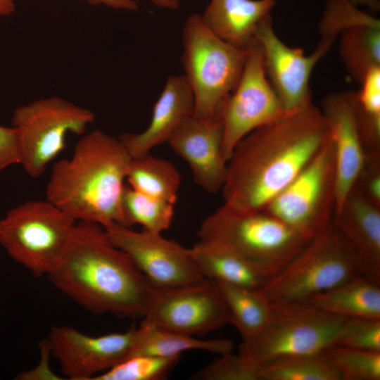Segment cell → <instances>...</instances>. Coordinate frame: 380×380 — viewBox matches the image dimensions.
<instances>
[{"mask_svg": "<svg viewBox=\"0 0 380 380\" xmlns=\"http://www.w3.org/2000/svg\"><path fill=\"white\" fill-rule=\"evenodd\" d=\"M329 139L327 121L312 103L254 129L227 161L221 189L224 204L263 210Z\"/></svg>", "mask_w": 380, "mask_h": 380, "instance_id": "obj_1", "label": "cell"}, {"mask_svg": "<svg viewBox=\"0 0 380 380\" xmlns=\"http://www.w3.org/2000/svg\"><path fill=\"white\" fill-rule=\"evenodd\" d=\"M54 286L95 314L143 318L153 287L97 224L77 222L67 249L47 275Z\"/></svg>", "mask_w": 380, "mask_h": 380, "instance_id": "obj_2", "label": "cell"}, {"mask_svg": "<svg viewBox=\"0 0 380 380\" xmlns=\"http://www.w3.org/2000/svg\"><path fill=\"white\" fill-rule=\"evenodd\" d=\"M131 159L119 138L101 129L85 134L70 158L53 165L46 199L76 222L123 224L121 201Z\"/></svg>", "mask_w": 380, "mask_h": 380, "instance_id": "obj_3", "label": "cell"}, {"mask_svg": "<svg viewBox=\"0 0 380 380\" xmlns=\"http://www.w3.org/2000/svg\"><path fill=\"white\" fill-rule=\"evenodd\" d=\"M359 275L362 265L332 220L259 290L270 303L305 301Z\"/></svg>", "mask_w": 380, "mask_h": 380, "instance_id": "obj_4", "label": "cell"}, {"mask_svg": "<svg viewBox=\"0 0 380 380\" xmlns=\"http://www.w3.org/2000/svg\"><path fill=\"white\" fill-rule=\"evenodd\" d=\"M199 239L226 246L260 267L271 278L310 240L264 210H242L223 204L205 218Z\"/></svg>", "mask_w": 380, "mask_h": 380, "instance_id": "obj_5", "label": "cell"}, {"mask_svg": "<svg viewBox=\"0 0 380 380\" xmlns=\"http://www.w3.org/2000/svg\"><path fill=\"white\" fill-rule=\"evenodd\" d=\"M267 326L243 339L239 354L259 367L277 359L323 353L338 344L347 317L322 311L308 301L271 303Z\"/></svg>", "mask_w": 380, "mask_h": 380, "instance_id": "obj_6", "label": "cell"}, {"mask_svg": "<svg viewBox=\"0 0 380 380\" xmlns=\"http://www.w3.org/2000/svg\"><path fill=\"white\" fill-rule=\"evenodd\" d=\"M251 46V45H250ZM248 49L232 45L215 35L198 13L191 14L182 32L184 75L194 96V115L218 113L241 76Z\"/></svg>", "mask_w": 380, "mask_h": 380, "instance_id": "obj_7", "label": "cell"}, {"mask_svg": "<svg viewBox=\"0 0 380 380\" xmlns=\"http://www.w3.org/2000/svg\"><path fill=\"white\" fill-rule=\"evenodd\" d=\"M76 222L46 199L27 201L0 217V245L34 276H47L63 258Z\"/></svg>", "mask_w": 380, "mask_h": 380, "instance_id": "obj_8", "label": "cell"}, {"mask_svg": "<svg viewBox=\"0 0 380 380\" xmlns=\"http://www.w3.org/2000/svg\"><path fill=\"white\" fill-rule=\"evenodd\" d=\"M94 113L59 96L33 101L15 109L11 125L18 133L20 164L34 178L65 147L69 133L84 134Z\"/></svg>", "mask_w": 380, "mask_h": 380, "instance_id": "obj_9", "label": "cell"}, {"mask_svg": "<svg viewBox=\"0 0 380 380\" xmlns=\"http://www.w3.org/2000/svg\"><path fill=\"white\" fill-rule=\"evenodd\" d=\"M331 137L310 162L263 210L310 240L332 220L336 200Z\"/></svg>", "mask_w": 380, "mask_h": 380, "instance_id": "obj_10", "label": "cell"}, {"mask_svg": "<svg viewBox=\"0 0 380 380\" xmlns=\"http://www.w3.org/2000/svg\"><path fill=\"white\" fill-rule=\"evenodd\" d=\"M143 318L191 336L206 334L232 321L217 281L208 278L179 287L153 288Z\"/></svg>", "mask_w": 380, "mask_h": 380, "instance_id": "obj_11", "label": "cell"}, {"mask_svg": "<svg viewBox=\"0 0 380 380\" xmlns=\"http://www.w3.org/2000/svg\"><path fill=\"white\" fill-rule=\"evenodd\" d=\"M286 112L267 77L261 49L254 39L240 80L222 107L226 160L244 137Z\"/></svg>", "mask_w": 380, "mask_h": 380, "instance_id": "obj_12", "label": "cell"}, {"mask_svg": "<svg viewBox=\"0 0 380 380\" xmlns=\"http://www.w3.org/2000/svg\"><path fill=\"white\" fill-rule=\"evenodd\" d=\"M104 229L110 241L127 255L153 288L179 287L205 279L191 248L167 239L161 234L137 232L121 224Z\"/></svg>", "mask_w": 380, "mask_h": 380, "instance_id": "obj_13", "label": "cell"}, {"mask_svg": "<svg viewBox=\"0 0 380 380\" xmlns=\"http://www.w3.org/2000/svg\"><path fill=\"white\" fill-rule=\"evenodd\" d=\"M254 39L261 49L268 80L286 111L302 108L312 103L310 80L312 72L334 42L321 39L310 55L290 47L277 35L271 14L258 26Z\"/></svg>", "mask_w": 380, "mask_h": 380, "instance_id": "obj_14", "label": "cell"}, {"mask_svg": "<svg viewBox=\"0 0 380 380\" xmlns=\"http://www.w3.org/2000/svg\"><path fill=\"white\" fill-rule=\"evenodd\" d=\"M135 336L136 328L94 336L70 326H53L46 347L67 379L92 380L130 356Z\"/></svg>", "mask_w": 380, "mask_h": 380, "instance_id": "obj_15", "label": "cell"}, {"mask_svg": "<svg viewBox=\"0 0 380 380\" xmlns=\"http://www.w3.org/2000/svg\"><path fill=\"white\" fill-rule=\"evenodd\" d=\"M189 164L194 181L209 193L221 190L227 174L222 149V108L216 114L186 120L167 141Z\"/></svg>", "mask_w": 380, "mask_h": 380, "instance_id": "obj_16", "label": "cell"}, {"mask_svg": "<svg viewBox=\"0 0 380 380\" xmlns=\"http://www.w3.org/2000/svg\"><path fill=\"white\" fill-rule=\"evenodd\" d=\"M319 108L327 121L334 151V213L355 186L367 151L357 125L350 91L327 94Z\"/></svg>", "mask_w": 380, "mask_h": 380, "instance_id": "obj_17", "label": "cell"}, {"mask_svg": "<svg viewBox=\"0 0 380 380\" xmlns=\"http://www.w3.org/2000/svg\"><path fill=\"white\" fill-rule=\"evenodd\" d=\"M194 110L193 93L184 76L171 75L153 106L151 122L145 130L137 134L125 133L118 138L132 158L149 153L154 147L167 142Z\"/></svg>", "mask_w": 380, "mask_h": 380, "instance_id": "obj_18", "label": "cell"}, {"mask_svg": "<svg viewBox=\"0 0 380 380\" xmlns=\"http://www.w3.org/2000/svg\"><path fill=\"white\" fill-rule=\"evenodd\" d=\"M332 220L357 255L364 275L380 282V206L353 187Z\"/></svg>", "mask_w": 380, "mask_h": 380, "instance_id": "obj_19", "label": "cell"}, {"mask_svg": "<svg viewBox=\"0 0 380 380\" xmlns=\"http://www.w3.org/2000/svg\"><path fill=\"white\" fill-rule=\"evenodd\" d=\"M276 3L277 0H210L201 16L218 37L248 49L260 23L271 14Z\"/></svg>", "mask_w": 380, "mask_h": 380, "instance_id": "obj_20", "label": "cell"}, {"mask_svg": "<svg viewBox=\"0 0 380 380\" xmlns=\"http://www.w3.org/2000/svg\"><path fill=\"white\" fill-rule=\"evenodd\" d=\"M191 251L205 278L251 289H260L270 279L255 263L220 243L199 239Z\"/></svg>", "mask_w": 380, "mask_h": 380, "instance_id": "obj_21", "label": "cell"}, {"mask_svg": "<svg viewBox=\"0 0 380 380\" xmlns=\"http://www.w3.org/2000/svg\"><path fill=\"white\" fill-rule=\"evenodd\" d=\"M379 283L364 275L355 277L307 300L322 311L347 318L380 319Z\"/></svg>", "mask_w": 380, "mask_h": 380, "instance_id": "obj_22", "label": "cell"}, {"mask_svg": "<svg viewBox=\"0 0 380 380\" xmlns=\"http://www.w3.org/2000/svg\"><path fill=\"white\" fill-rule=\"evenodd\" d=\"M233 343L223 338L200 339L159 327L143 318L136 328V336L129 357L138 355L159 357L180 356L187 350H204L223 355L232 352Z\"/></svg>", "mask_w": 380, "mask_h": 380, "instance_id": "obj_23", "label": "cell"}, {"mask_svg": "<svg viewBox=\"0 0 380 380\" xmlns=\"http://www.w3.org/2000/svg\"><path fill=\"white\" fill-rule=\"evenodd\" d=\"M126 179L134 189L173 204L181 184L180 174L170 161L149 153L132 158Z\"/></svg>", "mask_w": 380, "mask_h": 380, "instance_id": "obj_24", "label": "cell"}, {"mask_svg": "<svg viewBox=\"0 0 380 380\" xmlns=\"http://www.w3.org/2000/svg\"><path fill=\"white\" fill-rule=\"evenodd\" d=\"M231 315V324L243 339L253 337L268 324L271 303L259 289H251L217 281Z\"/></svg>", "mask_w": 380, "mask_h": 380, "instance_id": "obj_25", "label": "cell"}, {"mask_svg": "<svg viewBox=\"0 0 380 380\" xmlns=\"http://www.w3.org/2000/svg\"><path fill=\"white\" fill-rule=\"evenodd\" d=\"M339 52L350 75L360 84L380 67V22L355 25L341 34Z\"/></svg>", "mask_w": 380, "mask_h": 380, "instance_id": "obj_26", "label": "cell"}, {"mask_svg": "<svg viewBox=\"0 0 380 380\" xmlns=\"http://www.w3.org/2000/svg\"><path fill=\"white\" fill-rule=\"evenodd\" d=\"M259 380H341L323 353L286 357L258 367Z\"/></svg>", "mask_w": 380, "mask_h": 380, "instance_id": "obj_27", "label": "cell"}, {"mask_svg": "<svg viewBox=\"0 0 380 380\" xmlns=\"http://www.w3.org/2000/svg\"><path fill=\"white\" fill-rule=\"evenodd\" d=\"M174 205L125 185L121 201L123 225L132 227L139 224L143 230L162 234L171 225Z\"/></svg>", "mask_w": 380, "mask_h": 380, "instance_id": "obj_28", "label": "cell"}, {"mask_svg": "<svg viewBox=\"0 0 380 380\" xmlns=\"http://www.w3.org/2000/svg\"><path fill=\"white\" fill-rule=\"evenodd\" d=\"M350 91L357 125L367 151H380V67L372 70Z\"/></svg>", "mask_w": 380, "mask_h": 380, "instance_id": "obj_29", "label": "cell"}, {"mask_svg": "<svg viewBox=\"0 0 380 380\" xmlns=\"http://www.w3.org/2000/svg\"><path fill=\"white\" fill-rule=\"evenodd\" d=\"M180 356L138 355L127 357L92 380H160L177 364Z\"/></svg>", "mask_w": 380, "mask_h": 380, "instance_id": "obj_30", "label": "cell"}, {"mask_svg": "<svg viewBox=\"0 0 380 380\" xmlns=\"http://www.w3.org/2000/svg\"><path fill=\"white\" fill-rule=\"evenodd\" d=\"M324 353L338 372L341 380L380 379V352L337 344Z\"/></svg>", "mask_w": 380, "mask_h": 380, "instance_id": "obj_31", "label": "cell"}, {"mask_svg": "<svg viewBox=\"0 0 380 380\" xmlns=\"http://www.w3.org/2000/svg\"><path fill=\"white\" fill-rule=\"evenodd\" d=\"M380 22L359 9L351 0H328L319 25L322 38L334 42L338 35L349 27Z\"/></svg>", "mask_w": 380, "mask_h": 380, "instance_id": "obj_32", "label": "cell"}, {"mask_svg": "<svg viewBox=\"0 0 380 380\" xmlns=\"http://www.w3.org/2000/svg\"><path fill=\"white\" fill-rule=\"evenodd\" d=\"M258 367L250 363L239 353L221 355L194 376L202 380H259Z\"/></svg>", "mask_w": 380, "mask_h": 380, "instance_id": "obj_33", "label": "cell"}, {"mask_svg": "<svg viewBox=\"0 0 380 380\" xmlns=\"http://www.w3.org/2000/svg\"><path fill=\"white\" fill-rule=\"evenodd\" d=\"M338 344L380 352V319L348 318Z\"/></svg>", "mask_w": 380, "mask_h": 380, "instance_id": "obj_34", "label": "cell"}, {"mask_svg": "<svg viewBox=\"0 0 380 380\" xmlns=\"http://www.w3.org/2000/svg\"><path fill=\"white\" fill-rule=\"evenodd\" d=\"M354 187L380 206V151H367Z\"/></svg>", "mask_w": 380, "mask_h": 380, "instance_id": "obj_35", "label": "cell"}, {"mask_svg": "<svg viewBox=\"0 0 380 380\" xmlns=\"http://www.w3.org/2000/svg\"><path fill=\"white\" fill-rule=\"evenodd\" d=\"M15 164H20L18 135L13 127L0 125V171Z\"/></svg>", "mask_w": 380, "mask_h": 380, "instance_id": "obj_36", "label": "cell"}, {"mask_svg": "<svg viewBox=\"0 0 380 380\" xmlns=\"http://www.w3.org/2000/svg\"><path fill=\"white\" fill-rule=\"evenodd\" d=\"M91 4L103 5L108 7L134 11L139 9V6L135 0H84Z\"/></svg>", "mask_w": 380, "mask_h": 380, "instance_id": "obj_37", "label": "cell"}, {"mask_svg": "<svg viewBox=\"0 0 380 380\" xmlns=\"http://www.w3.org/2000/svg\"><path fill=\"white\" fill-rule=\"evenodd\" d=\"M15 11V0H0V18L12 15Z\"/></svg>", "mask_w": 380, "mask_h": 380, "instance_id": "obj_38", "label": "cell"}, {"mask_svg": "<svg viewBox=\"0 0 380 380\" xmlns=\"http://www.w3.org/2000/svg\"><path fill=\"white\" fill-rule=\"evenodd\" d=\"M154 6L164 9L177 10L180 7V0H149Z\"/></svg>", "mask_w": 380, "mask_h": 380, "instance_id": "obj_39", "label": "cell"}, {"mask_svg": "<svg viewBox=\"0 0 380 380\" xmlns=\"http://www.w3.org/2000/svg\"><path fill=\"white\" fill-rule=\"evenodd\" d=\"M357 6L359 4H365L372 9L379 10V0H351Z\"/></svg>", "mask_w": 380, "mask_h": 380, "instance_id": "obj_40", "label": "cell"}]
</instances>
